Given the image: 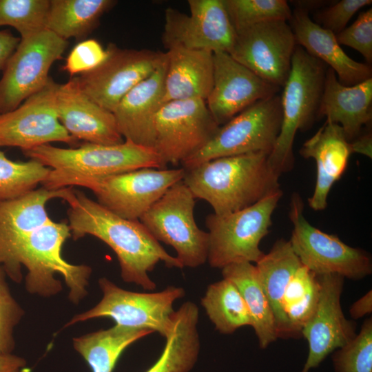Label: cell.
Masks as SVG:
<instances>
[{"instance_id": "6da1fadb", "label": "cell", "mask_w": 372, "mask_h": 372, "mask_svg": "<svg viewBox=\"0 0 372 372\" xmlns=\"http://www.w3.org/2000/svg\"><path fill=\"white\" fill-rule=\"evenodd\" d=\"M68 203L72 238L76 240L91 235L107 245L117 256L123 281L153 291L156 285L149 273L159 262L168 268H183L139 220L123 218L81 192H74V196Z\"/></svg>"}, {"instance_id": "7a4b0ae2", "label": "cell", "mask_w": 372, "mask_h": 372, "mask_svg": "<svg viewBox=\"0 0 372 372\" xmlns=\"http://www.w3.org/2000/svg\"><path fill=\"white\" fill-rule=\"evenodd\" d=\"M71 236L65 222L51 220L31 231L17 242L2 260L1 265L7 276L12 281L22 280L21 265L28 269L25 288L33 294L51 297L62 290L61 282L55 275H61L70 291L68 298L78 304L87 293L90 267L72 265L62 256V247Z\"/></svg>"}, {"instance_id": "3957f363", "label": "cell", "mask_w": 372, "mask_h": 372, "mask_svg": "<svg viewBox=\"0 0 372 372\" xmlns=\"http://www.w3.org/2000/svg\"><path fill=\"white\" fill-rule=\"evenodd\" d=\"M268 156L252 152L215 158L185 169L183 180L195 198L211 206L214 214H228L280 190V175Z\"/></svg>"}, {"instance_id": "277c9868", "label": "cell", "mask_w": 372, "mask_h": 372, "mask_svg": "<svg viewBox=\"0 0 372 372\" xmlns=\"http://www.w3.org/2000/svg\"><path fill=\"white\" fill-rule=\"evenodd\" d=\"M23 153L52 168L41 183L50 189L65 187L67 181L76 178H98L140 168L167 167L154 148L129 141L116 145L86 143L69 149L45 144Z\"/></svg>"}, {"instance_id": "5b68a950", "label": "cell", "mask_w": 372, "mask_h": 372, "mask_svg": "<svg viewBox=\"0 0 372 372\" xmlns=\"http://www.w3.org/2000/svg\"><path fill=\"white\" fill-rule=\"evenodd\" d=\"M324 65L301 46H296L291 70L280 96L281 127L268 156L270 165L280 175L293 168L296 132L307 129L317 118L325 79Z\"/></svg>"}, {"instance_id": "8992f818", "label": "cell", "mask_w": 372, "mask_h": 372, "mask_svg": "<svg viewBox=\"0 0 372 372\" xmlns=\"http://www.w3.org/2000/svg\"><path fill=\"white\" fill-rule=\"evenodd\" d=\"M282 196L280 189L245 209L208 215L205 224L209 265L222 269L236 262H258L265 254L260 249V241L269 231L272 214Z\"/></svg>"}, {"instance_id": "52a82bcc", "label": "cell", "mask_w": 372, "mask_h": 372, "mask_svg": "<svg viewBox=\"0 0 372 372\" xmlns=\"http://www.w3.org/2000/svg\"><path fill=\"white\" fill-rule=\"evenodd\" d=\"M281 123V99L277 94L256 102L220 126L203 148L180 164L186 170L220 157L252 152L269 154Z\"/></svg>"}, {"instance_id": "ba28073f", "label": "cell", "mask_w": 372, "mask_h": 372, "mask_svg": "<svg viewBox=\"0 0 372 372\" xmlns=\"http://www.w3.org/2000/svg\"><path fill=\"white\" fill-rule=\"evenodd\" d=\"M103 293L100 302L75 315L66 327L90 319L107 317L117 325L158 332L166 338L174 327V302L182 298L183 288L169 286L158 292H134L118 287L106 278L99 280Z\"/></svg>"}, {"instance_id": "9c48e42d", "label": "cell", "mask_w": 372, "mask_h": 372, "mask_svg": "<svg viewBox=\"0 0 372 372\" xmlns=\"http://www.w3.org/2000/svg\"><path fill=\"white\" fill-rule=\"evenodd\" d=\"M195 198L183 180L171 187L140 218L158 242L172 247L182 266L196 268L207 260L209 234L196 225Z\"/></svg>"}, {"instance_id": "30bf717a", "label": "cell", "mask_w": 372, "mask_h": 372, "mask_svg": "<svg viewBox=\"0 0 372 372\" xmlns=\"http://www.w3.org/2000/svg\"><path fill=\"white\" fill-rule=\"evenodd\" d=\"M303 209L301 197L294 193L290 203L293 229L289 242L302 265L317 276L337 274L360 280L371 273L372 262L367 252L313 227L305 218Z\"/></svg>"}, {"instance_id": "8fae6325", "label": "cell", "mask_w": 372, "mask_h": 372, "mask_svg": "<svg viewBox=\"0 0 372 372\" xmlns=\"http://www.w3.org/2000/svg\"><path fill=\"white\" fill-rule=\"evenodd\" d=\"M185 169L144 167L103 178H76L66 186L92 191L97 202L116 215L136 220L175 183L182 180Z\"/></svg>"}, {"instance_id": "7c38bea8", "label": "cell", "mask_w": 372, "mask_h": 372, "mask_svg": "<svg viewBox=\"0 0 372 372\" xmlns=\"http://www.w3.org/2000/svg\"><path fill=\"white\" fill-rule=\"evenodd\" d=\"M67 45V40L47 29L20 39L0 79V114L17 108L48 83L51 66Z\"/></svg>"}, {"instance_id": "4fadbf2b", "label": "cell", "mask_w": 372, "mask_h": 372, "mask_svg": "<svg viewBox=\"0 0 372 372\" xmlns=\"http://www.w3.org/2000/svg\"><path fill=\"white\" fill-rule=\"evenodd\" d=\"M219 127L205 100L167 102L156 116L154 148L166 166L178 165L203 148Z\"/></svg>"}, {"instance_id": "5bb4252c", "label": "cell", "mask_w": 372, "mask_h": 372, "mask_svg": "<svg viewBox=\"0 0 372 372\" xmlns=\"http://www.w3.org/2000/svg\"><path fill=\"white\" fill-rule=\"evenodd\" d=\"M189 14L168 8L162 42L169 50L182 48L229 53L236 32L224 0H189Z\"/></svg>"}, {"instance_id": "9a60e30c", "label": "cell", "mask_w": 372, "mask_h": 372, "mask_svg": "<svg viewBox=\"0 0 372 372\" xmlns=\"http://www.w3.org/2000/svg\"><path fill=\"white\" fill-rule=\"evenodd\" d=\"M107 50V57L99 66L76 79L90 99L113 112L123 97L160 65L165 52L121 49L113 43Z\"/></svg>"}, {"instance_id": "2e32d148", "label": "cell", "mask_w": 372, "mask_h": 372, "mask_svg": "<svg viewBox=\"0 0 372 372\" xmlns=\"http://www.w3.org/2000/svg\"><path fill=\"white\" fill-rule=\"evenodd\" d=\"M296 45L289 23L273 21L236 32L229 54L265 81L281 88L288 79Z\"/></svg>"}, {"instance_id": "e0dca14e", "label": "cell", "mask_w": 372, "mask_h": 372, "mask_svg": "<svg viewBox=\"0 0 372 372\" xmlns=\"http://www.w3.org/2000/svg\"><path fill=\"white\" fill-rule=\"evenodd\" d=\"M58 87L51 78L39 91L17 108L0 114V147H14L22 152L51 142L74 144L58 119L55 96Z\"/></svg>"}, {"instance_id": "ac0fdd59", "label": "cell", "mask_w": 372, "mask_h": 372, "mask_svg": "<svg viewBox=\"0 0 372 372\" xmlns=\"http://www.w3.org/2000/svg\"><path fill=\"white\" fill-rule=\"evenodd\" d=\"M320 293L316 308L301 330L309 352L300 372H310L331 353L342 348L355 335V324L347 320L340 298L344 278L337 274L318 276Z\"/></svg>"}, {"instance_id": "d6986e66", "label": "cell", "mask_w": 372, "mask_h": 372, "mask_svg": "<svg viewBox=\"0 0 372 372\" xmlns=\"http://www.w3.org/2000/svg\"><path fill=\"white\" fill-rule=\"evenodd\" d=\"M213 84L205 102L219 126L256 102L277 94L280 90L260 79L226 52H213Z\"/></svg>"}, {"instance_id": "ffe728a7", "label": "cell", "mask_w": 372, "mask_h": 372, "mask_svg": "<svg viewBox=\"0 0 372 372\" xmlns=\"http://www.w3.org/2000/svg\"><path fill=\"white\" fill-rule=\"evenodd\" d=\"M55 110L61 125L76 140L101 145L123 142L113 113L90 99L76 76L58 84Z\"/></svg>"}, {"instance_id": "44dd1931", "label": "cell", "mask_w": 372, "mask_h": 372, "mask_svg": "<svg viewBox=\"0 0 372 372\" xmlns=\"http://www.w3.org/2000/svg\"><path fill=\"white\" fill-rule=\"evenodd\" d=\"M167 57L145 79L120 101L113 111L118 130L125 141L153 147L156 116L163 105Z\"/></svg>"}, {"instance_id": "7402d4cb", "label": "cell", "mask_w": 372, "mask_h": 372, "mask_svg": "<svg viewBox=\"0 0 372 372\" xmlns=\"http://www.w3.org/2000/svg\"><path fill=\"white\" fill-rule=\"evenodd\" d=\"M289 21L296 44L329 65L342 85L351 86L372 78L369 65L349 56L338 42L335 34L313 21L309 12L295 8Z\"/></svg>"}, {"instance_id": "603a6c76", "label": "cell", "mask_w": 372, "mask_h": 372, "mask_svg": "<svg viewBox=\"0 0 372 372\" xmlns=\"http://www.w3.org/2000/svg\"><path fill=\"white\" fill-rule=\"evenodd\" d=\"M300 154L316 161V183L308 203L316 211L323 210L327 206V197L332 186L347 169L352 154L349 141L338 124L326 121L302 145Z\"/></svg>"}, {"instance_id": "cb8c5ba5", "label": "cell", "mask_w": 372, "mask_h": 372, "mask_svg": "<svg viewBox=\"0 0 372 372\" xmlns=\"http://www.w3.org/2000/svg\"><path fill=\"white\" fill-rule=\"evenodd\" d=\"M372 78L351 86L342 85L335 72L326 70L317 118L338 124L350 142L372 118Z\"/></svg>"}, {"instance_id": "d4e9b609", "label": "cell", "mask_w": 372, "mask_h": 372, "mask_svg": "<svg viewBox=\"0 0 372 372\" xmlns=\"http://www.w3.org/2000/svg\"><path fill=\"white\" fill-rule=\"evenodd\" d=\"M74 196L70 187L50 189L42 187L14 198L0 200V266L17 242L50 219L46 211L48 201L59 198L68 203Z\"/></svg>"}, {"instance_id": "484cf974", "label": "cell", "mask_w": 372, "mask_h": 372, "mask_svg": "<svg viewBox=\"0 0 372 372\" xmlns=\"http://www.w3.org/2000/svg\"><path fill=\"white\" fill-rule=\"evenodd\" d=\"M163 105L172 101L206 100L213 84V52L174 48L167 50Z\"/></svg>"}, {"instance_id": "4316f807", "label": "cell", "mask_w": 372, "mask_h": 372, "mask_svg": "<svg viewBox=\"0 0 372 372\" xmlns=\"http://www.w3.org/2000/svg\"><path fill=\"white\" fill-rule=\"evenodd\" d=\"M302 263L289 240H278L267 254L256 262L260 281L275 318L278 338L293 337L283 309L287 287Z\"/></svg>"}, {"instance_id": "83f0119b", "label": "cell", "mask_w": 372, "mask_h": 372, "mask_svg": "<svg viewBox=\"0 0 372 372\" xmlns=\"http://www.w3.org/2000/svg\"><path fill=\"white\" fill-rule=\"evenodd\" d=\"M199 309L191 301L175 311L174 327L167 337L157 361L145 372H189L197 362L200 349Z\"/></svg>"}, {"instance_id": "f1b7e54d", "label": "cell", "mask_w": 372, "mask_h": 372, "mask_svg": "<svg viewBox=\"0 0 372 372\" xmlns=\"http://www.w3.org/2000/svg\"><path fill=\"white\" fill-rule=\"evenodd\" d=\"M223 278L238 288L250 313L251 327L260 348L265 349L278 338L275 318L255 265L249 262L229 265L222 269Z\"/></svg>"}, {"instance_id": "f546056e", "label": "cell", "mask_w": 372, "mask_h": 372, "mask_svg": "<svg viewBox=\"0 0 372 372\" xmlns=\"http://www.w3.org/2000/svg\"><path fill=\"white\" fill-rule=\"evenodd\" d=\"M152 331L115 324L73 338L74 349L92 372H112L123 352Z\"/></svg>"}, {"instance_id": "4dcf8cb0", "label": "cell", "mask_w": 372, "mask_h": 372, "mask_svg": "<svg viewBox=\"0 0 372 372\" xmlns=\"http://www.w3.org/2000/svg\"><path fill=\"white\" fill-rule=\"evenodd\" d=\"M114 3L112 0H51L46 29L65 40L81 38Z\"/></svg>"}, {"instance_id": "1f68e13d", "label": "cell", "mask_w": 372, "mask_h": 372, "mask_svg": "<svg viewBox=\"0 0 372 372\" xmlns=\"http://www.w3.org/2000/svg\"><path fill=\"white\" fill-rule=\"evenodd\" d=\"M201 305L216 330L223 334H231L242 327L252 325L240 293L228 279L223 278L208 285Z\"/></svg>"}, {"instance_id": "d6a6232c", "label": "cell", "mask_w": 372, "mask_h": 372, "mask_svg": "<svg viewBox=\"0 0 372 372\" xmlns=\"http://www.w3.org/2000/svg\"><path fill=\"white\" fill-rule=\"evenodd\" d=\"M318 277L302 265L291 278L283 298V309L293 335H299L316 308L319 293Z\"/></svg>"}, {"instance_id": "836d02e7", "label": "cell", "mask_w": 372, "mask_h": 372, "mask_svg": "<svg viewBox=\"0 0 372 372\" xmlns=\"http://www.w3.org/2000/svg\"><path fill=\"white\" fill-rule=\"evenodd\" d=\"M50 170L32 159L13 161L0 151V200L14 198L35 189Z\"/></svg>"}, {"instance_id": "e575fe53", "label": "cell", "mask_w": 372, "mask_h": 372, "mask_svg": "<svg viewBox=\"0 0 372 372\" xmlns=\"http://www.w3.org/2000/svg\"><path fill=\"white\" fill-rule=\"evenodd\" d=\"M236 32L267 21H289L292 11L285 0H224Z\"/></svg>"}, {"instance_id": "d590c367", "label": "cell", "mask_w": 372, "mask_h": 372, "mask_svg": "<svg viewBox=\"0 0 372 372\" xmlns=\"http://www.w3.org/2000/svg\"><path fill=\"white\" fill-rule=\"evenodd\" d=\"M48 0H0V26L15 28L21 39L46 29Z\"/></svg>"}, {"instance_id": "8d00e7d4", "label": "cell", "mask_w": 372, "mask_h": 372, "mask_svg": "<svg viewBox=\"0 0 372 372\" xmlns=\"http://www.w3.org/2000/svg\"><path fill=\"white\" fill-rule=\"evenodd\" d=\"M332 360L335 372H372L371 318L350 342L334 351Z\"/></svg>"}, {"instance_id": "74e56055", "label": "cell", "mask_w": 372, "mask_h": 372, "mask_svg": "<svg viewBox=\"0 0 372 372\" xmlns=\"http://www.w3.org/2000/svg\"><path fill=\"white\" fill-rule=\"evenodd\" d=\"M6 276L4 269L0 266V354L10 353L14 350V330L25 313L12 296Z\"/></svg>"}, {"instance_id": "f35d334b", "label": "cell", "mask_w": 372, "mask_h": 372, "mask_svg": "<svg viewBox=\"0 0 372 372\" xmlns=\"http://www.w3.org/2000/svg\"><path fill=\"white\" fill-rule=\"evenodd\" d=\"M339 44L360 52L368 63L372 61V9L361 12L350 26L335 34Z\"/></svg>"}, {"instance_id": "ab89813d", "label": "cell", "mask_w": 372, "mask_h": 372, "mask_svg": "<svg viewBox=\"0 0 372 372\" xmlns=\"http://www.w3.org/2000/svg\"><path fill=\"white\" fill-rule=\"evenodd\" d=\"M108 51L94 39L79 43L70 51L63 70L71 75L90 72L99 66L107 57Z\"/></svg>"}, {"instance_id": "60d3db41", "label": "cell", "mask_w": 372, "mask_h": 372, "mask_svg": "<svg viewBox=\"0 0 372 372\" xmlns=\"http://www.w3.org/2000/svg\"><path fill=\"white\" fill-rule=\"evenodd\" d=\"M371 0H341L318 12L316 23L335 34L343 30L360 9L371 4Z\"/></svg>"}, {"instance_id": "b9f144b4", "label": "cell", "mask_w": 372, "mask_h": 372, "mask_svg": "<svg viewBox=\"0 0 372 372\" xmlns=\"http://www.w3.org/2000/svg\"><path fill=\"white\" fill-rule=\"evenodd\" d=\"M19 41L20 39L14 37L10 32L0 31V70H3Z\"/></svg>"}, {"instance_id": "7bdbcfd3", "label": "cell", "mask_w": 372, "mask_h": 372, "mask_svg": "<svg viewBox=\"0 0 372 372\" xmlns=\"http://www.w3.org/2000/svg\"><path fill=\"white\" fill-rule=\"evenodd\" d=\"M372 312V291H369L362 297L355 301L351 307L349 313L351 316L357 320L369 315Z\"/></svg>"}, {"instance_id": "ee69618b", "label": "cell", "mask_w": 372, "mask_h": 372, "mask_svg": "<svg viewBox=\"0 0 372 372\" xmlns=\"http://www.w3.org/2000/svg\"><path fill=\"white\" fill-rule=\"evenodd\" d=\"M24 358L10 353L0 354V372H19L25 367Z\"/></svg>"}, {"instance_id": "f6af8a7d", "label": "cell", "mask_w": 372, "mask_h": 372, "mask_svg": "<svg viewBox=\"0 0 372 372\" xmlns=\"http://www.w3.org/2000/svg\"><path fill=\"white\" fill-rule=\"evenodd\" d=\"M351 153H358L371 158L372 136L367 133L349 142Z\"/></svg>"}, {"instance_id": "bcb514c9", "label": "cell", "mask_w": 372, "mask_h": 372, "mask_svg": "<svg viewBox=\"0 0 372 372\" xmlns=\"http://www.w3.org/2000/svg\"><path fill=\"white\" fill-rule=\"evenodd\" d=\"M19 372H31L30 369L24 367L22 369H21Z\"/></svg>"}]
</instances>
